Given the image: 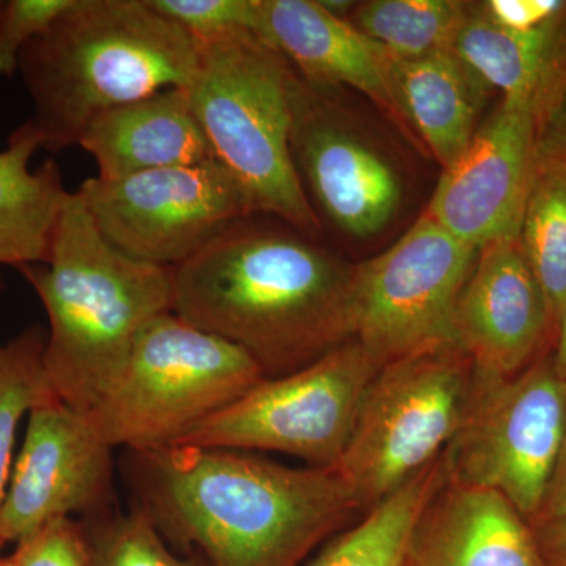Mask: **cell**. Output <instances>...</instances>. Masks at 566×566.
Wrapping results in <instances>:
<instances>
[{"label": "cell", "mask_w": 566, "mask_h": 566, "mask_svg": "<svg viewBox=\"0 0 566 566\" xmlns=\"http://www.w3.org/2000/svg\"><path fill=\"white\" fill-rule=\"evenodd\" d=\"M133 453L137 509L205 566H297L365 513L335 469L210 447Z\"/></svg>", "instance_id": "cell-1"}, {"label": "cell", "mask_w": 566, "mask_h": 566, "mask_svg": "<svg viewBox=\"0 0 566 566\" xmlns=\"http://www.w3.org/2000/svg\"><path fill=\"white\" fill-rule=\"evenodd\" d=\"M248 214L172 270V312L237 345L264 378L354 340V268L290 223Z\"/></svg>", "instance_id": "cell-2"}, {"label": "cell", "mask_w": 566, "mask_h": 566, "mask_svg": "<svg viewBox=\"0 0 566 566\" xmlns=\"http://www.w3.org/2000/svg\"><path fill=\"white\" fill-rule=\"evenodd\" d=\"M197 44L148 0H74L22 52L20 71L43 148L62 151L104 112L188 88Z\"/></svg>", "instance_id": "cell-3"}, {"label": "cell", "mask_w": 566, "mask_h": 566, "mask_svg": "<svg viewBox=\"0 0 566 566\" xmlns=\"http://www.w3.org/2000/svg\"><path fill=\"white\" fill-rule=\"evenodd\" d=\"M20 270L50 322L48 385L80 412H87L122 370L142 331L172 312V270L107 243L77 192L66 199L46 263Z\"/></svg>", "instance_id": "cell-4"}, {"label": "cell", "mask_w": 566, "mask_h": 566, "mask_svg": "<svg viewBox=\"0 0 566 566\" xmlns=\"http://www.w3.org/2000/svg\"><path fill=\"white\" fill-rule=\"evenodd\" d=\"M196 44L199 59L186 92L212 158L232 175L252 214L316 237L322 222L292 155V66L252 32Z\"/></svg>", "instance_id": "cell-5"}, {"label": "cell", "mask_w": 566, "mask_h": 566, "mask_svg": "<svg viewBox=\"0 0 566 566\" xmlns=\"http://www.w3.org/2000/svg\"><path fill=\"white\" fill-rule=\"evenodd\" d=\"M263 378L243 349L167 312L142 331L84 415L112 449L153 452L178 444Z\"/></svg>", "instance_id": "cell-6"}, {"label": "cell", "mask_w": 566, "mask_h": 566, "mask_svg": "<svg viewBox=\"0 0 566 566\" xmlns=\"http://www.w3.org/2000/svg\"><path fill=\"white\" fill-rule=\"evenodd\" d=\"M475 365L457 342L382 365L335 471L364 512L444 455L463 423Z\"/></svg>", "instance_id": "cell-7"}, {"label": "cell", "mask_w": 566, "mask_h": 566, "mask_svg": "<svg viewBox=\"0 0 566 566\" xmlns=\"http://www.w3.org/2000/svg\"><path fill=\"white\" fill-rule=\"evenodd\" d=\"M566 438V379L547 353L513 376L475 370L463 423L444 452L447 476L538 515Z\"/></svg>", "instance_id": "cell-8"}, {"label": "cell", "mask_w": 566, "mask_h": 566, "mask_svg": "<svg viewBox=\"0 0 566 566\" xmlns=\"http://www.w3.org/2000/svg\"><path fill=\"white\" fill-rule=\"evenodd\" d=\"M379 368L354 338L301 370L263 378L175 446L283 453L334 469Z\"/></svg>", "instance_id": "cell-9"}, {"label": "cell", "mask_w": 566, "mask_h": 566, "mask_svg": "<svg viewBox=\"0 0 566 566\" xmlns=\"http://www.w3.org/2000/svg\"><path fill=\"white\" fill-rule=\"evenodd\" d=\"M479 249L427 214L381 255L354 268V338L379 367L438 342H455L458 297Z\"/></svg>", "instance_id": "cell-10"}, {"label": "cell", "mask_w": 566, "mask_h": 566, "mask_svg": "<svg viewBox=\"0 0 566 566\" xmlns=\"http://www.w3.org/2000/svg\"><path fill=\"white\" fill-rule=\"evenodd\" d=\"M76 192L107 243L170 270L252 214L240 186L214 159L117 180L92 177Z\"/></svg>", "instance_id": "cell-11"}, {"label": "cell", "mask_w": 566, "mask_h": 566, "mask_svg": "<svg viewBox=\"0 0 566 566\" xmlns=\"http://www.w3.org/2000/svg\"><path fill=\"white\" fill-rule=\"evenodd\" d=\"M112 452L87 416L54 392L33 406L0 509L2 545L18 543L51 521L106 504Z\"/></svg>", "instance_id": "cell-12"}, {"label": "cell", "mask_w": 566, "mask_h": 566, "mask_svg": "<svg viewBox=\"0 0 566 566\" xmlns=\"http://www.w3.org/2000/svg\"><path fill=\"white\" fill-rule=\"evenodd\" d=\"M292 107L293 161L312 208L349 237L370 238L382 232L403 196L392 164L353 132L324 88L296 73Z\"/></svg>", "instance_id": "cell-13"}, {"label": "cell", "mask_w": 566, "mask_h": 566, "mask_svg": "<svg viewBox=\"0 0 566 566\" xmlns=\"http://www.w3.org/2000/svg\"><path fill=\"white\" fill-rule=\"evenodd\" d=\"M538 134L531 104L502 99L461 158L442 172L424 214L479 251L517 238Z\"/></svg>", "instance_id": "cell-14"}, {"label": "cell", "mask_w": 566, "mask_h": 566, "mask_svg": "<svg viewBox=\"0 0 566 566\" xmlns=\"http://www.w3.org/2000/svg\"><path fill=\"white\" fill-rule=\"evenodd\" d=\"M476 371L513 376L553 352L556 326L517 238L480 249L453 318Z\"/></svg>", "instance_id": "cell-15"}, {"label": "cell", "mask_w": 566, "mask_h": 566, "mask_svg": "<svg viewBox=\"0 0 566 566\" xmlns=\"http://www.w3.org/2000/svg\"><path fill=\"white\" fill-rule=\"evenodd\" d=\"M256 36L308 84L324 91L348 85L401 118L394 95V55L318 0H262Z\"/></svg>", "instance_id": "cell-16"}, {"label": "cell", "mask_w": 566, "mask_h": 566, "mask_svg": "<svg viewBox=\"0 0 566 566\" xmlns=\"http://www.w3.org/2000/svg\"><path fill=\"white\" fill-rule=\"evenodd\" d=\"M409 557L415 566H547L504 495L449 476L417 520Z\"/></svg>", "instance_id": "cell-17"}, {"label": "cell", "mask_w": 566, "mask_h": 566, "mask_svg": "<svg viewBox=\"0 0 566 566\" xmlns=\"http://www.w3.org/2000/svg\"><path fill=\"white\" fill-rule=\"evenodd\" d=\"M80 147L95 159L103 180L214 159L186 88L104 112L82 134Z\"/></svg>", "instance_id": "cell-18"}, {"label": "cell", "mask_w": 566, "mask_h": 566, "mask_svg": "<svg viewBox=\"0 0 566 566\" xmlns=\"http://www.w3.org/2000/svg\"><path fill=\"white\" fill-rule=\"evenodd\" d=\"M453 51L504 99L531 104L542 125L566 91V2L527 32L501 28L482 3H471Z\"/></svg>", "instance_id": "cell-19"}, {"label": "cell", "mask_w": 566, "mask_h": 566, "mask_svg": "<svg viewBox=\"0 0 566 566\" xmlns=\"http://www.w3.org/2000/svg\"><path fill=\"white\" fill-rule=\"evenodd\" d=\"M395 102L442 169L461 158L475 136L476 117L494 92L453 50L415 61L395 59Z\"/></svg>", "instance_id": "cell-20"}, {"label": "cell", "mask_w": 566, "mask_h": 566, "mask_svg": "<svg viewBox=\"0 0 566 566\" xmlns=\"http://www.w3.org/2000/svg\"><path fill=\"white\" fill-rule=\"evenodd\" d=\"M43 140L28 122L0 151V264L46 263L52 237L70 192L57 164L31 167Z\"/></svg>", "instance_id": "cell-21"}, {"label": "cell", "mask_w": 566, "mask_h": 566, "mask_svg": "<svg viewBox=\"0 0 566 566\" xmlns=\"http://www.w3.org/2000/svg\"><path fill=\"white\" fill-rule=\"evenodd\" d=\"M446 479L442 455L327 539L307 566H409L417 520Z\"/></svg>", "instance_id": "cell-22"}, {"label": "cell", "mask_w": 566, "mask_h": 566, "mask_svg": "<svg viewBox=\"0 0 566 566\" xmlns=\"http://www.w3.org/2000/svg\"><path fill=\"white\" fill-rule=\"evenodd\" d=\"M517 241L545 293L557 331L566 305L565 159L536 153Z\"/></svg>", "instance_id": "cell-23"}, {"label": "cell", "mask_w": 566, "mask_h": 566, "mask_svg": "<svg viewBox=\"0 0 566 566\" xmlns=\"http://www.w3.org/2000/svg\"><path fill=\"white\" fill-rule=\"evenodd\" d=\"M471 2L460 0H370L357 3L353 24L398 61L453 50Z\"/></svg>", "instance_id": "cell-24"}, {"label": "cell", "mask_w": 566, "mask_h": 566, "mask_svg": "<svg viewBox=\"0 0 566 566\" xmlns=\"http://www.w3.org/2000/svg\"><path fill=\"white\" fill-rule=\"evenodd\" d=\"M44 346L46 334L36 326L0 346V509L13 471L21 419L52 392L44 371Z\"/></svg>", "instance_id": "cell-25"}, {"label": "cell", "mask_w": 566, "mask_h": 566, "mask_svg": "<svg viewBox=\"0 0 566 566\" xmlns=\"http://www.w3.org/2000/svg\"><path fill=\"white\" fill-rule=\"evenodd\" d=\"M87 528L92 566H205L197 558L178 556L139 509Z\"/></svg>", "instance_id": "cell-26"}, {"label": "cell", "mask_w": 566, "mask_h": 566, "mask_svg": "<svg viewBox=\"0 0 566 566\" xmlns=\"http://www.w3.org/2000/svg\"><path fill=\"white\" fill-rule=\"evenodd\" d=\"M193 41L218 39L233 32L259 35L262 0H148Z\"/></svg>", "instance_id": "cell-27"}, {"label": "cell", "mask_w": 566, "mask_h": 566, "mask_svg": "<svg viewBox=\"0 0 566 566\" xmlns=\"http://www.w3.org/2000/svg\"><path fill=\"white\" fill-rule=\"evenodd\" d=\"M10 558L14 566H92L88 528L73 517L51 521L20 539Z\"/></svg>", "instance_id": "cell-28"}, {"label": "cell", "mask_w": 566, "mask_h": 566, "mask_svg": "<svg viewBox=\"0 0 566 566\" xmlns=\"http://www.w3.org/2000/svg\"><path fill=\"white\" fill-rule=\"evenodd\" d=\"M74 0H10L0 9V76L20 69L22 52L52 22L73 6Z\"/></svg>", "instance_id": "cell-29"}, {"label": "cell", "mask_w": 566, "mask_h": 566, "mask_svg": "<svg viewBox=\"0 0 566 566\" xmlns=\"http://www.w3.org/2000/svg\"><path fill=\"white\" fill-rule=\"evenodd\" d=\"M564 0H488L482 2L490 20L509 31L527 32L539 28L564 9Z\"/></svg>", "instance_id": "cell-30"}, {"label": "cell", "mask_w": 566, "mask_h": 566, "mask_svg": "<svg viewBox=\"0 0 566 566\" xmlns=\"http://www.w3.org/2000/svg\"><path fill=\"white\" fill-rule=\"evenodd\" d=\"M536 153L566 161V91L539 125Z\"/></svg>", "instance_id": "cell-31"}, {"label": "cell", "mask_w": 566, "mask_h": 566, "mask_svg": "<svg viewBox=\"0 0 566 566\" xmlns=\"http://www.w3.org/2000/svg\"><path fill=\"white\" fill-rule=\"evenodd\" d=\"M566 517V438L560 455L547 483L545 497L539 506L538 515L531 524Z\"/></svg>", "instance_id": "cell-32"}, {"label": "cell", "mask_w": 566, "mask_h": 566, "mask_svg": "<svg viewBox=\"0 0 566 566\" xmlns=\"http://www.w3.org/2000/svg\"><path fill=\"white\" fill-rule=\"evenodd\" d=\"M547 566H566V517L531 524Z\"/></svg>", "instance_id": "cell-33"}, {"label": "cell", "mask_w": 566, "mask_h": 566, "mask_svg": "<svg viewBox=\"0 0 566 566\" xmlns=\"http://www.w3.org/2000/svg\"><path fill=\"white\" fill-rule=\"evenodd\" d=\"M551 354H553L554 365H556L558 375L566 379V305L560 322H558L556 338H554L553 352Z\"/></svg>", "instance_id": "cell-34"}, {"label": "cell", "mask_w": 566, "mask_h": 566, "mask_svg": "<svg viewBox=\"0 0 566 566\" xmlns=\"http://www.w3.org/2000/svg\"><path fill=\"white\" fill-rule=\"evenodd\" d=\"M0 566H14L10 557H0Z\"/></svg>", "instance_id": "cell-35"}, {"label": "cell", "mask_w": 566, "mask_h": 566, "mask_svg": "<svg viewBox=\"0 0 566 566\" xmlns=\"http://www.w3.org/2000/svg\"><path fill=\"white\" fill-rule=\"evenodd\" d=\"M409 566H415V565H412L411 562H409Z\"/></svg>", "instance_id": "cell-36"}, {"label": "cell", "mask_w": 566, "mask_h": 566, "mask_svg": "<svg viewBox=\"0 0 566 566\" xmlns=\"http://www.w3.org/2000/svg\"><path fill=\"white\" fill-rule=\"evenodd\" d=\"M0 283H2V282H0Z\"/></svg>", "instance_id": "cell-37"}]
</instances>
